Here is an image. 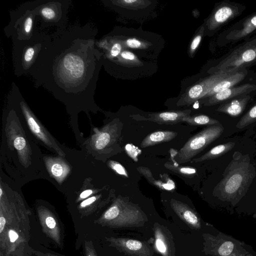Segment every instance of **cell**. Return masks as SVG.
Instances as JSON below:
<instances>
[{
    "mask_svg": "<svg viewBox=\"0 0 256 256\" xmlns=\"http://www.w3.org/2000/svg\"><path fill=\"white\" fill-rule=\"evenodd\" d=\"M224 174L223 178L216 186L214 192L228 198L246 192L256 172L249 158L239 152H235Z\"/></svg>",
    "mask_w": 256,
    "mask_h": 256,
    "instance_id": "1",
    "label": "cell"
},
{
    "mask_svg": "<svg viewBox=\"0 0 256 256\" xmlns=\"http://www.w3.org/2000/svg\"><path fill=\"white\" fill-rule=\"evenodd\" d=\"M256 64V35L232 49L212 68V74L234 72Z\"/></svg>",
    "mask_w": 256,
    "mask_h": 256,
    "instance_id": "2",
    "label": "cell"
},
{
    "mask_svg": "<svg viewBox=\"0 0 256 256\" xmlns=\"http://www.w3.org/2000/svg\"><path fill=\"white\" fill-rule=\"evenodd\" d=\"M104 218L111 224L119 227L140 226L148 220L138 206L120 198L105 212Z\"/></svg>",
    "mask_w": 256,
    "mask_h": 256,
    "instance_id": "3",
    "label": "cell"
},
{
    "mask_svg": "<svg viewBox=\"0 0 256 256\" xmlns=\"http://www.w3.org/2000/svg\"><path fill=\"white\" fill-rule=\"evenodd\" d=\"M224 127L220 124L208 126L189 138L176 153V162L184 164L190 162L223 132Z\"/></svg>",
    "mask_w": 256,
    "mask_h": 256,
    "instance_id": "4",
    "label": "cell"
},
{
    "mask_svg": "<svg viewBox=\"0 0 256 256\" xmlns=\"http://www.w3.org/2000/svg\"><path fill=\"white\" fill-rule=\"evenodd\" d=\"M245 10L244 5L229 0H223L216 4L206 20L204 32L210 36L214 34L221 28L240 16Z\"/></svg>",
    "mask_w": 256,
    "mask_h": 256,
    "instance_id": "5",
    "label": "cell"
},
{
    "mask_svg": "<svg viewBox=\"0 0 256 256\" xmlns=\"http://www.w3.org/2000/svg\"><path fill=\"white\" fill-rule=\"evenodd\" d=\"M256 30V12L234 24L219 36L218 41L222 46L249 38Z\"/></svg>",
    "mask_w": 256,
    "mask_h": 256,
    "instance_id": "6",
    "label": "cell"
},
{
    "mask_svg": "<svg viewBox=\"0 0 256 256\" xmlns=\"http://www.w3.org/2000/svg\"><path fill=\"white\" fill-rule=\"evenodd\" d=\"M232 72H233L215 73L204 78L192 86L182 95L176 103L177 106H188L196 101L202 99L216 82Z\"/></svg>",
    "mask_w": 256,
    "mask_h": 256,
    "instance_id": "7",
    "label": "cell"
},
{
    "mask_svg": "<svg viewBox=\"0 0 256 256\" xmlns=\"http://www.w3.org/2000/svg\"><path fill=\"white\" fill-rule=\"evenodd\" d=\"M256 90V85L252 84L236 86L204 98L206 100L204 104L208 106L216 104L238 96L248 95Z\"/></svg>",
    "mask_w": 256,
    "mask_h": 256,
    "instance_id": "8",
    "label": "cell"
},
{
    "mask_svg": "<svg viewBox=\"0 0 256 256\" xmlns=\"http://www.w3.org/2000/svg\"><path fill=\"white\" fill-rule=\"evenodd\" d=\"M114 244L125 254L132 256H153V252L148 244L127 238H113Z\"/></svg>",
    "mask_w": 256,
    "mask_h": 256,
    "instance_id": "9",
    "label": "cell"
},
{
    "mask_svg": "<svg viewBox=\"0 0 256 256\" xmlns=\"http://www.w3.org/2000/svg\"><path fill=\"white\" fill-rule=\"evenodd\" d=\"M190 110L152 112L138 120H150L161 124H174L182 122V119L190 116Z\"/></svg>",
    "mask_w": 256,
    "mask_h": 256,
    "instance_id": "10",
    "label": "cell"
},
{
    "mask_svg": "<svg viewBox=\"0 0 256 256\" xmlns=\"http://www.w3.org/2000/svg\"><path fill=\"white\" fill-rule=\"evenodd\" d=\"M248 73L245 68L233 72L216 82L202 98H208L218 92L236 86L242 81Z\"/></svg>",
    "mask_w": 256,
    "mask_h": 256,
    "instance_id": "11",
    "label": "cell"
},
{
    "mask_svg": "<svg viewBox=\"0 0 256 256\" xmlns=\"http://www.w3.org/2000/svg\"><path fill=\"white\" fill-rule=\"evenodd\" d=\"M250 100L251 96L249 94L233 98L222 102L216 111L231 116H238L243 112Z\"/></svg>",
    "mask_w": 256,
    "mask_h": 256,
    "instance_id": "12",
    "label": "cell"
},
{
    "mask_svg": "<svg viewBox=\"0 0 256 256\" xmlns=\"http://www.w3.org/2000/svg\"><path fill=\"white\" fill-rule=\"evenodd\" d=\"M170 204L175 213L190 227L196 228L200 227L198 216L187 204L174 199L171 200Z\"/></svg>",
    "mask_w": 256,
    "mask_h": 256,
    "instance_id": "13",
    "label": "cell"
},
{
    "mask_svg": "<svg viewBox=\"0 0 256 256\" xmlns=\"http://www.w3.org/2000/svg\"><path fill=\"white\" fill-rule=\"evenodd\" d=\"M26 116L28 126L38 138L50 147H52L59 154L63 155L61 150L60 149L52 137L45 130L44 128L36 120L28 110H25Z\"/></svg>",
    "mask_w": 256,
    "mask_h": 256,
    "instance_id": "14",
    "label": "cell"
},
{
    "mask_svg": "<svg viewBox=\"0 0 256 256\" xmlns=\"http://www.w3.org/2000/svg\"><path fill=\"white\" fill-rule=\"evenodd\" d=\"M178 134L176 132L170 130L156 131L147 136L141 142L142 148L151 146L158 144L168 142L174 139Z\"/></svg>",
    "mask_w": 256,
    "mask_h": 256,
    "instance_id": "15",
    "label": "cell"
},
{
    "mask_svg": "<svg viewBox=\"0 0 256 256\" xmlns=\"http://www.w3.org/2000/svg\"><path fill=\"white\" fill-rule=\"evenodd\" d=\"M234 142H228L216 146L198 158L193 159L192 162H201L204 160L216 158L230 151L234 146Z\"/></svg>",
    "mask_w": 256,
    "mask_h": 256,
    "instance_id": "16",
    "label": "cell"
},
{
    "mask_svg": "<svg viewBox=\"0 0 256 256\" xmlns=\"http://www.w3.org/2000/svg\"><path fill=\"white\" fill-rule=\"evenodd\" d=\"M137 170L146 178L150 183L158 188L166 190H170L174 188V183L171 179L169 178L164 181H157L153 178L152 174L148 168L140 166L138 168Z\"/></svg>",
    "mask_w": 256,
    "mask_h": 256,
    "instance_id": "17",
    "label": "cell"
},
{
    "mask_svg": "<svg viewBox=\"0 0 256 256\" xmlns=\"http://www.w3.org/2000/svg\"><path fill=\"white\" fill-rule=\"evenodd\" d=\"M156 245L158 251L163 256H171L170 242L161 228L156 227L154 229Z\"/></svg>",
    "mask_w": 256,
    "mask_h": 256,
    "instance_id": "18",
    "label": "cell"
},
{
    "mask_svg": "<svg viewBox=\"0 0 256 256\" xmlns=\"http://www.w3.org/2000/svg\"><path fill=\"white\" fill-rule=\"evenodd\" d=\"M182 122H185L190 126H212L220 124L218 120L202 114L186 116L182 119Z\"/></svg>",
    "mask_w": 256,
    "mask_h": 256,
    "instance_id": "19",
    "label": "cell"
},
{
    "mask_svg": "<svg viewBox=\"0 0 256 256\" xmlns=\"http://www.w3.org/2000/svg\"><path fill=\"white\" fill-rule=\"evenodd\" d=\"M174 164H172L167 162L164 164V166L170 171L184 176H192L196 173V170L194 168L180 166L174 160Z\"/></svg>",
    "mask_w": 256,
    "mask_h": 256,
    "instance_id": "20",
    "label": "cell"
},
{
    "mask_svg": "<svg viewBox=\"0 0 256 256\" xmlns=\"http://www.w3.org/2000/svg\"><path fill=\"white\" fill-rule=\"evenodd\" d=\"M256 122V103L242 117L236 125L242 128Z\"/></svg>",
    "mask_w": 256,
    "mask_h": 256,
    "instance_id": "21",
    "label": "cell"
},
{
    "mask_svg": "<svg viewBox=\"0 0 256 256\" xmlns=\"http://www.w3.org/2000/svg\"><path fill=\"white\" fill-rule=\"evenodd\" d=\"M118 57V62L122 64L136 66L142 65V62L138 57L130 51L122 50Z\"/></svg>",
    "mask_w": 256,
    "mask_h": 256,
    "instance_id": "22",
    "label": "cell"
},
{
    "mask_svg": "<svg viewBox=\"0 0 256 256\" xmlns=\"http://www.w3.org/2000/svg\"><path fill=\"white\" fill-rule=\"evenodd\" d=\"M122 43L124 48L134 49H145L150 46L149 43L135 38H128L122 42Z\"/></svg>",
    "mask_w": 256,
    "mask_h": 256,
    "instance_id": "23",
    "label": "cell"
},
{
    "mask_svg": "<svg viewBox=\"0 0 256 256\" xmlns=\"http://www.w3.org/2000/svg\"><path fill=\"white\" fill-rule=\"evenodd\" d=\"M204 26L202 25L198 29V32L194 37L190 46L189 53L190 56H192L196 50L199 46L202 37L204 34Z\"/></svg>",
    "mask_w": 256,
    "mask_h": 256,
    "instance_id": "24",
    "label": "cell"
},
{
    "mask_svg": "<svg viewBox=\"0 0 256 256\" xmlns=\"http://www.w3.org/2000/svg\"><path fill=\"white\" fill-rule=\"evenodd\" d=\"M110 140V136L108 133L106 132L101 133L96 141V148L98 150L104 148L109 144Z\"/></svg>",
    "mask_w": 256,
    "mask_h": 256,
    "instance_id": "25",
    "label": "cell"
},
{
    "mask_svg": "<svg viewBox=\"0 0 256 256\" xmlns=\"http://www.w3.org/2000/svg\"><path fill=\"white\" fill-rule=\"evenodd\" d=\"M119 6L127 8H138L145 5L146 2L141 0H122L116 1Z\"/></svg>",
    "mask_w": 256,
    "mask_h": 256,
    "instance_id": "26",
    "label": "cell"
},
{
    "mask_svg": "<svg viewBox=\"0 0 256 256\" xmlns=\"http://www.w3.org/2000/svg\"><path fill=\"white\" fill-rule=\"evenodd\" d=\"M123 48L124 46L122 41L117 40L114 42L110 48L108 56L110 58L118 56L122 51Z\"/></svg>",
    "mask_w": 256,
    "mask_h": 256,
    "instance_id": "27",
    "label": "cell"
},
{
    "mask_svg": "<svg viewBox=\"0 0 256 256\" xmlns=\"http://www.w3.org/2000/svg\"><path fill=\"white\" fill-rule=\"evenodd\" d=\"M234 244L231 242H226L224 243L218 249V253L222 256L230 254L232 252Z\"/></svg>",
    "mask_w": 256,
    "mask_h": 256,
    "instance_id": "28",
    "label": "cell"
},
{
    "mask_svg": "<svg viewBox=\"0 0 256 256\" xmlns=\"http://www.w3.org/2000/svg\"><path fill=\"white\" fill-rule=\"evenodd\" d=\"M110 166L111 168L118 174L123 175L126 177L128 176L126 169L120 163L116 162L111 161L110 162Z\"/></svg>",
    "mask_w": 256,
    "mask_h": 256,
    "instance_id": "29",
    "label": "cell"
},
{
    "mask_svg": "<svg viewBox=\"0 0 256 256\" xmlns=\"http://www.w3.org/2000/svg\"><path fill=\"white\" fill-rule=\"evenodd\" d=\"M51 172L55 177H60L63 174L64 168L61 164L55 163L51 167Z\"/></svg>",
    "mask_w": 256,
    "mask_h": 256,
    "instance_id": "30",
    "label": "cell"
},
{
    "mask_svg": "<svg viewBox=\"0 0 256 256\" xmlns=\"http://www.w3.org/2000/svg\"><path fill=\"white\" fill-rule=\"evenodd\" d=\"M15 148L18 150H23L26 146L25 139L22 136L17 137L14 142Z\"/></svg>",
    "mask_w": 256,
    "mask_h": 256,
    "instance_id": "31",
    "label": "cell"
},
{
    "mask_svg": "<svg viewBox=\"0 0 256 256\" xmlns=\"http://www.w3.org/2000/svg\"><path fill=\"white\" fill-rule=\"evenodd\" d=\"M42 14L46 18L50 20L55 16L54 10L50 8H45L42 10Z\"/></svg>",
    "mask_w": 256,
    "mask_h": 256,
    "instance_id": "32",
    "label": "cell"
},
{
    "mask_svg": "<svg viewBox=\"0 0 256 256\" xmlns=\"http://www.w3.org/2000/svg\"><path fill=\"white\" fill-rule=\"evenodd\" d=\"M34 54V50L32 48H28L24 54V60L26 62H29L30 61Z\"/></svg>",
    "mask_w": 256,
    "mask_h": 256,
    "instance_id": "33",
    "label": "cell"
},
{
    "mask_svg": "<svg viewBox=\"0 0 256 256\" xmlns=\"http://www.w3.org/2000/svg\"><path fill=\"white\" fill-rule=\"evenodd\" d=\"M46 224L50 228H54L56 226L54 219L52 216L48 217L46 220Z\"/></svg>",
    "mask_w": 256,
    "mask_h": 256,
    "instance_id": "34",
    "label": "cell"
},
{
    "mask_svg": "<svg viewBox=\"0 0 256 256\" xmlns=\"http://www.w3.org/2000/svg\"><path fill=\"white\" fill-rule=\"evenodd\" d=\"M32 20L30 18H28L24 22V30L26 32L28 33L30 32L32 26Z\"/></svg>",
    "mask_w": 256,
    "mask_h": 256,
    "instance_id": "35",
    "label": "cell"
},
{
    "mask_svg": "<svg viewBox=\"0 0 256 256\" xmlns=\"http://www.w3.org/2000/svg\"><path fill=\"white\" fill-rule=\"evenodd\" d=\"M96 200V196H92L84 200L81 204L80 206L82 207H84L90 204H91L93 203L95 200Z\"/></svg>",
    "mask_w": 256,
    "mask_h": 256,
    "instance_id": "36",
    "label": "cell"
},
{
    "mask_svg": "<svg viewBox=\"0 0 256 256\" xmlns=\"http://www.w3.org/2000/svg\"><path fill=\"white\" fill-rule=\"evenodd\" d=\"M8 234L10 241L12 242H14L18 238V234L14 230H10Z\"/></svg>",
    "mask_w": 256,
    "mask_h": 256,
    "instance_id": "37",
    "label": "cell"
},
{
    "mask_svg": "<svg viewBox=\"0 0 256 256\" xmlns=\"http://www.w3.org/2000/svg\"><path fill=\"white\" fill-rule=\"evenodd\" d=\"M92 193V191L91 190H86L82 192L80 194V197L81 198H86L88 197V196H90Z\"/></svg>",
    "mask_w": 256,
    "mask_h": 256,
    "instance_id": "38",
    "label": "cell"
},
{
    "mask_svg": "<svg viewBox=\"0 0 256 256\" xmlns=\"http://www.w3.org/2000/svg\"><path fill=\"white\" fill-rule=\"evenodd\" d=\"M6 224V219L3 216L0 218V233H2L4 230Z\"/></svg>",
    "mask_w": 256,
    "mask_h": 256,
    "instance_id": "39",
    "label": "cell"
},
{
    "mask_svg": "<svg viewBox=\"0 0 256 256\" xmlns=\"http://www.w3.org/2000/svg\"><path fill=\"white\" fill-rule=\"evenodd\" d=\"M2 188L0 189V198L2 197Z\"/></svg>",
    "mask_w": 256,
    "mask_h": 256,
    "instance_id": "40",
    "label": "cell"
},
{
    "mask_svg": "<svg viewBox=\"0 0 256 256\" xmlns=\"http://www.w3.org/2000/svg\"><path fill=\"white\" fill-rule=\"evenodd\" d=\"M254 77L256 78V73L255 75L254 76Z\"/></svg>",
    "mask_w": 256,
    "mask_h": 256,
    "instance_id": "41",
    "label": "cell"
}]
</instances>
